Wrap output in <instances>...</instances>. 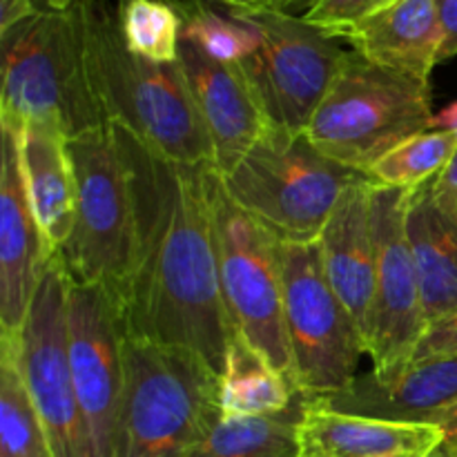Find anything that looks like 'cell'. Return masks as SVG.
<instances>
[{
	"mask_svg": "<svg viewBox=\"0 0 457 457\" xmlns=\"http://www.w3.org/2000/svg\"><path fill=\"white\" fill-rule=\"evenodd\" d=\"M3 92L0 125H49L67 141L107 125L85 65L79 0L70 9H43L0 34Z\"/></svg>",
	"mask_w": 457,
	"mask_h": 457,
	"instance_id": "3957f363",
	"label": "cell"
},
{
	"mask_svg": "<svg viewBox=\"0 0 457 457\" xmlns=\"http://www.w3.org/2000/svg\"><path fill=\"white\" fill-rule=\"evenodd\" d=\"M223 7L248 21L262 36L259 52L239 67L253 83L270 125L303 134L351 49L299 13L266 3Z\"/></svg>",
	"mask_w": 457,
	"mask_h": 457,
	"instance_id": "30bf717a",
	"label": "cell"
},
{
	"mask_svg": "<svg viewBox=\"0 0 457 457\" xmlns=\"http://www.w3.org/2000/svg\"><path fill=\"white\" fill-rule=\"evenodd\" d=\"M85 65L107 123L179 163L214 165L212 143L181 65L137 56L107 0H79Z\"/></svg>",
	"mask_w": 457,
	"mask_h": 457,
	"instance_id": "7a4b0ae2",
	"label": "cell"
},
{
	"mask_svg": "<svg viewBox=\"0 0 457 457\" xmlns=\"http://www.w3.org/2000/svg\"><path fill=\"white\" fill-rule=\"evenodd\" d=\"M210 205L219 281L232 333L293 379L284 312V241L232 201L214 168Z\"/></svg>",
	"mask_w": 457,
	"mask_h": 457,
	"instance_id": "ba28073f",
	"label": "cell"
},
{
	"mask_svg": "<svg viewBox=\"0 0 457 457\" xmlns=\"http://www.w3.org/2000/svg\"><path fill=\"white\" fill-rule=\"evenodd\" d=\"M303 9H306V0H303V4H302V13H303Z\"/></svg>",
	"mask_w": 457,
	"mask_h": 457,
	"instance_id": "f35d334b",
	"label": "cell"
},
{
	"mask_svg": "<svg viewBox=\"0 0 457 457\" xmlns=\"http://www.w3.org/2000/svg\"><path fill=\"white\" fill-rule=\"evenodd\" d=\"M431 129H446V132H457V101L449 103L445 110H440L436 116H433Z\"/></svg>",
	"mask_w": 457,
	"mask_h": 457,
	"instance_id": "836d02e7",
	"label": "cell"
},
{
	"mask_svg": "<svg viewBox=\"0 0 457 457\" xmlns=\"http://www.w3.org/2000/svg\"><path fill=\"white\" fill-rule=\"evenodd\" d=\"M40 12L43 9L36 4V0H0V34L29 21Z\"/></svg>",
	"mask_w": 457,
	"mask_h": 457,
	"instance_id": "4dcf8cb0",
	"label": "cell"
},
{
	"mask_svg": "<svg viewBox=\"0 0 457 457\" xmlns=\"http://www.w3.org/2000/svg\"><path fill=\"white\" fill-rule=\"evenodd\" d=\"M114 9L129 52L154 62L179 61L183 25L170 0H116Z\"/></svg>",
	"mask_w": 457,
	"mask_h": 457,
	"instance_id": "4316f807",
	"label": "cell"
},
{
	"mask_svg": "<svg viewBox=\"0 0 457 457\" xmlns=\"http://www.w3.org/2000/svg\"><path fill=\"white\" fill-rule=\"evenodd\" d=\"M455 150V132L427 129V132L415 134L409 141L393 147L364 177L373 187L415 190V187L440 177L453 159Z\"/></svg>",
	"mask_w": 457,
	"mask_h": 457,
	"instance_id": "484cf974",
	"label": "cell"
},
{
	"mask_svg": "<svg viewBox=\"0 0 457 457\" xmlns=\"http://www.w3.org/2000/svg\"><path fill=\"white\" fill-rule=\"evenodd\" d=\"M3 128V125H0ZM54 254L40 232L25 187L21 134L3 128L0 168V333H21Z\"/></svg>",
	"mask_w": 457,
	"mask_h": 457,
	"instance_id": "5bb4252c",
	"label": "cell"
},
{
	"mask_svg": "<svg viewBox=\"0 0 457 457\" xmlns=\"http://www.w3.org/2000/svg\"><path fill=\"white\" fill-rule=\"evenodd\" d=\"M395 3L397 0H317L302 16L333 38H344L353 27Z\"/></svg>",
	"mask_w": 457,
	"mask_h": 457,
	"instance_id": "83f0119b",
	"label": "cell"
},
{
	"mask_svg": "<svg viewBox=\"0 0 457 457\" xmlns=\"http://www.w3.org/2000/svg\"><path fill=\"white\" fill-rule=\"evenodd\" d=\"M47 9H70L76 0H43Z\"/></svg>",
	"mask_w": 457,
	"mask_h": 457,
	"instance_id": "e575fe53",
	"label": "cell"
},
{
	"mask_svg": "<svg viewBox=\"0 0 457 457\" xmlns=\"http://www.w3.org/2000/svg\"><path fill=\"white\" fill-rule=\"evenodd\" d=\"M18 134L27 196L49 253L58 254L70 239L76 212L70 141L58 129L40 123L22 125Z\"/></svg>",
	"mask_w": 457,
	"mask_h": 457,
	"instance_id": "ffe728a7",
	"label": "cell"
},
{
	"mask_svg": "<svg viewBox=\"0 0 457 457\" xmlns=\"http://www.w3.org/2000/svg\"><path fill=\"white\" fill-rule=\"evenodd\" d=\"M223 4H245V3H263V0H221Z\"/></svg>",
	"mask_w": 457,
	"mask_h": 457,
	"instance_id": "8d00e7d4",
	"label": "cell"
},
{
	"mask_svg": "<svg viewBox=\"0 0 457 457\" xmlns=\"http://www.w3.org/2000/svg\"><path fill=\"white\" fill-rule=\"evenodd\" d=\"M369 457H428V455H369Z\"/></svg>",
	"mask_w": 457,
	"mask_h": 457,
	"instance_id": "74e56055",
	"label": "cell"
},
{
	"mask_svg": "<svg viewBox=\"0 0 457 457\" xmlns=\"http://www.w3.org/2000/svg\"><path fill=\"white\" fill-rule=\"evenodd\" d=\"M123 326L116 302L98 286L67 288V360L98 455L114 453L123 400Z\"/></svg>",
	"mask_w": 457,
	"mask_h": 457,
	"instance_id": "4fadbf2b",
	"label": "cell"
},
{
	"mask_svg": "<svg viewBox=\"0 0 457 457\" xmlns=\"http://www.w3.org/2000/svg\"><path fill=\"white\" fill-rule=\"evenodd\" d=\"M361 177L315 150L303 134L270 125L221 181L232 201L281 241L311 244Z\"/></svg>",
	"mask_w": 457,
	"mask_h": 457,
	"instance_id": "8992f818",
	"label": "cell"
},
{
	"mask_svg": "<svg viewBox=\"0 0 457 457\" xmlns=\"http://www.w3.org/2000/svg\"><path fill=\"white\" fill-rule=\"evenodd\" d=\"M442 25L440 62L457 56V0H436Z\"/></svg>",
	"mask_w": 457,
	"mask_h": 457,
	"instance_id": "f546056e",
	"label": "cell"
},
{
	"mask_svg": "<svg viewBox=\"0 0 457 457\" xmlns=\"http://www.w3.org/2000/svg\"><path fill=\"white\" fill-rule=\"evenodd\" d=\"M433 427H437L442 431V437H445L442 445L451 446V449L457 451V400L437 415Z\"/></svg>",
	"mask_w": 457,
	"mask_h": 457,
	"instance_id": "d6a6232c",
	"label": "cell"
},
{
	"mask_svg": "<svg viewBox=\"0 0 457 457\" xmlns=\"http://www.w3.org/2000/svg\"><path fill=\"white\" fill-rule=\"evenodd\" d=\"M179 65L214 152V170L230 174L270 128L253 83L239 65L210 58L199 45L181 38Z\"/></svg>",
	"mask_w": 457,
	"mask_h": 457,
	"instance_id": "9a60e30c",
	"label": "cell"
},
{
	"mask_svg": "<svg viewBox=\"0 0 457 457\" xmlns=\"http://www.w3.org/2000/svg\"><path fill=\"white\" fill-rule=\"evenodd\" d=\"M457 400V357L411 364L397 378L382 382L373 373L357 375L337 395L312 400L337 413L404 424H433Z\"/></svg>",
	"mask_w": 457,
	"mask_h": 457,
	"instance_id": "e0dca14e",
	"label": "cell"
},
{
	"mask_svg": "<svg viewBox=\"0 0 457 457\" xmlns=\"http://www.w3.org/2000/svg\"><path fill=\"white\" fill-rule=\"evenodd\" d=\"M457 357V308L440 320L428 321L415 346L411 364L431 360H455Z\"/></svg>",
	"mask_w": 457,
	"mask_h": 457,
	"instance_id": "f1b7e54d",
	"label": "cell"
},
{
	"mask_svg": "<svg viewBox=\"0 0 457 457\" xmlns=\"http://www.w3.org/2000/svg\"><path fill=\"white\" fill-rule=\"evenodd\" d=\"M76 177L74 228L58 253L67 279L98 286L123 302L134 259V204L128 168L110 123L70 141Z\"/></svg>",
	"mask_w": 457,
	"mask_h": 457,
	"instance_id": "52a82bcc",
	"label": "cell"
},
{
	"mask_svg": "<svg viewBox=\"0 0 457 457\" xmlns=\"http://www.w3.org/2000/svg\"><path fill=\"white\" fill-rule=\"evenodd\" d=\"M431 80L348 52L303 137L335 163L366 174L393 147L431 129Z\"/></svg>",
	"mask_w": 457,
	"mask_h": 457,
	"instance_id": "5b68a950",
	"label": "cell"
},
{
	"mask_svg": "<svg viewBox=\"0 0 457 457\" xmlns=\"http://www.w3.org/2000/svg\"><path fill=\"white\" fill-rule=\"evenodd\" d=\"M181 16L183 38L199 45L210 58L226 65H244L262 47V36L248 21L219 0H170Z\"/></svg>",
	"mask_w": 457,
	"mask_h": 457,
	"instance_id": "d4e9b609",
	"label": "cell"
},
{
	"mask_svg": "<svg viewBox=\"0 0 457 457\" xmlns=\"http://www.w3.org/2000/svg\"><path fill=\"white\" fill-rule=\"evenodd\" d=\"M321 262L335 295L360 326L369 351L378 279L373 186L361 177L344 192L320 237Z\"/></svg>",
	"mask_w": 457,
	"mask_h": 457,
	"instance_id": "2e32d148",
	"label": "cell"
},
{
	"mask_svg": "<svg viewBox=\"0 0 457 457\" xmlns=\"http://www.w3.org/2000/svg\"><path fill=\"white\" fill-rule=\"evenodd\" d=\"M284 312L293 382L303 400L346 391L369 351L360 326L328 284L320 241H284Z\"/></svg>",
	"mask_w": 457,
	"mask_h": 457,
	"instance_id": "9c48e42d",
	"label": "cell"
},
{
	"mask_svg": "<svg viewBox=\"0 0 457 457\" xmlns=\"http://www.w3.org/2000/svg\"><path fill=\"white\" fill-rule=\"evenodd\" d=\"M223 418H277L303 404L293 379L244 339L232 337L219 386Z\"/></svg>",
	"mask_w": 457,
	"mask_h": 457,
	"instance_id": "7402d4cb",
	"label": "cell"
},
{
	"mask_svg": "<svg viewBox=\"0 0 457 457\" xmlns=\"http://www.w3.org/2000/svg\"><path fill=\"white\" fill-rule=\"evenodd\" d=\"M112 125V123H110ZM134 204V259L119 306L125 337L181 346L223 375L235 337L219 281L210 170L168 159L112 125Z\"/></svg>",
	"mask_w": 457,
	"mask_h": 457,
	"instance_id": "6da1fadb",
	"label": "cell"
},
{
	"mask_svg": "<svg viewBox=\"0 0 457 457\" xmlns=\"http://www.w3.org/2000/svg\"><path fill=\"white\" fill-rule=\"evenodd\" d=\"M123 375L112 457H186L223 418L221 375L187 348L125 337Z\"/></svg>",
	"mask_w": 457,
	"mask_h": 457,
	"instance_id": "277c9868",
	"label": "cell"
},
{
	"mask_svg": "<svg viewBox=\"0 0 457 457\" xmlns=\"http://www.w3.org/2000/svg\"><path fill=\"white\" fill-rule=\"evenodd\" d=\"M0 457H52L22 373L21 333H0Z\"/></svg>",
	"mask_w": 457,
	"mask_h": 457,
	"instance_id": "603a6c76",
	"label": "cell"
},
{
	"mask_svg": "<svg viewBox=\"0 0 457 457\" xmlns=\"http://www.w3.org/2000/svg\"><path fill=\"white\" fill-rule=\"evenodd\" d=\"M442 440V431L433 424L386 422L337 413L312 400H303L299 422L302 457L431 455Z\"/></svg>",
	"mask_w": 457,
	"mask_h": 457,
	"instance_id": "ac0fdd59",
	"label": "cell"
},
{
	"mask_svg": "<svg viewBox=\"0 0 457 457\" xmlns=\"http://www.w3.org/2000/svg\"><path fill=\"white\" fill-rule=\"evenodd\" d=\"M433 181L411 190L406 208L427 324L457 308V210L437 199Z\"/></svg>",
	"mask_w": 457,
	"mask_h": 457,
	"instance_id": "44dd1931",
	"label": "cell"
},
{
	"mask_svg": "<svg viewBox=\"0 0 457 457\" xmlns=\"http://www.w3.org/2000/svg\"><path fill=\"white\" fill-rule=\"evenodd\" d=\"M342 40L353 52L386 70L431 80L440 62L442 25L436 0H397L353 27Z\"/></svg>",
	"mask_w": 457,
	"mask_h": 457,
	"instance_id": "d6986e66",
	"label": "cell"
},
{
	"mask_svg": "<svg viewBox=\"0 0 457 457\" xmlns=\"http://www.w3.org/2000/svg\"><path fill=\"white\" fill-rule=\"evenodd\" d=\"M433 190H436L437 199H440L442 204L457 210V150L453 159H451V163L446 165L445 172L433 181Z\"/></svg>",
	"mask_w": 457,
	"mask_h": 457,
	"instance_id": "1f68e13d",
	"label": "cell"
},
{
	"mask_svg": "<svg viewBox=\"0 0 457 457\" xmlns=\"http://www.w3.org/2000/svg\"><path fill=\"white\" fill-rule=\"evenodd\" d=\"M67 272L61 257L54 254L21 330L22 373L52 457H101L67 360Z\"/></svg>",
	"mask_w": 457,
	"mask_h": 457,
	"instance_id": "8fae6325",
	"label": "cell"
},
{
	"mask_svg": "<svg viewBox=\"0 0 457 457\" xmlns=\"http://www.w3.org/2000/svg\"><path fill=\"white\" fill-rule=\"evenodd\" d=\"M428 457H457V451L451 449V446H446V445H440Z\"/></svg>",
	"mask_w": 457,
	"mask_h": 457,
	"instance_id": "d590c367",
	"label": "cell"
},
{
	"mask_svg": "<svg viewBox=\"0 0 457 457\" xmlns=\"http://www.w3.org/2000/svg\"><path fill=\"white\" fill-rule=\"evenodd\" d=\"M411 190L373 187V228L378 250L375 306L369 355L382 382L411 366L415 346L427 328L418 268L406 237V208Z\"/></svg>",
	"mask_w": 457,
	"mask_h": 457,
	"instance_id": "7c38bea8",
	"label": "cell"
},
{
	"mask_svg": "<svg viewBox=\"0 0 457 457\" xmlns=\"http://www.w3.org/2000/svg\"><path fill=\"white\" fill-rule=\"evenodd\" d=\"M302 409L277 418H221L186 457H302Z\"/></svg>",
	"mask_w": 457,
	"mask_h": 457,
	"instance_id": "cb8c5ba5",
	"label": "cell"
}]
</instances>
